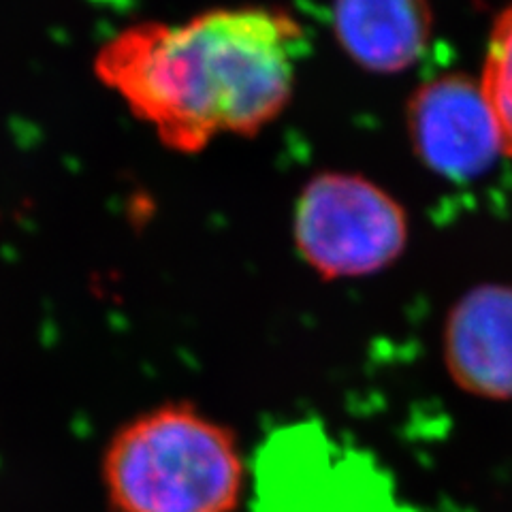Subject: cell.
Returning <instances> with one entry per match:
<instances>
[{"mask_svg":"<svg viewBox=\"0 0 512 512\" xmlns=\"http://www.w3.org/2000/svg\"><path fill=\"white\" fill-rule=\"evenodd\" d=\"M408 239L406 207L361 173L320 171L295 201V250L327 282L380 274L402 259Z\"/></svg>","mask_w":512,"mask_h":512,"instance_id":"obj_3","label":"cell"},{"mask_svg":"<svg viewBox=\"0 0 512 512\" xmlns=\"http://www.w3.org/2000/svg\"><path fill=\"white\" fill-rule=\"evenodd\" d=\"M114 512H237L248 468L235 431L188 402L126 421L103 453Z\"/></svg>","mask_w":512,"mask_h":512,"instance_id":"obj_2","label":"cell"},{"mask_svg":"<svg viewBox=\"0 0 512 512\" xmlns=\"http://www.w3.org/2000/svg\"><path fill=\"white\" fill-rule=\"evenodd\" d=\"M306 30L280 7H218L182 24L139 22L107 39L94 73L163 146L197 154L254 137L293 99Z\"/></svg>","mask_w":512,"mask_h":512,"instance_id":"obj_1","label":"cell"},{"mask_svg":"<svg viewBox=\"0 0 512 512\" xmlns=\"http://www.w3.org/2000/svg\"><path fill=\"white\" fill-rule=\"evenodd\" d=\"M406 128L416 158L451 182L478 180L504 156L485 94L466 73H444L416 88Z\"/></svg>","mask_w":512,"mask_h":512,"instance_id":"obj_4","label":"cell"},{"mask_svg":"<svg viewBox=\"0 0 512 512\" xmlns=\"http://www.w3.org/2000/svg\"><path fill=\"white\" fill-rule=\"evenodd\" d=\"M478 84L498 126L502 154L512 158V3L495 15Z\"/></svg>","mask_w":512,"mask_h":512,"instance_id":"obj_7","label":"cell"},{"mask_svg":"<svg viewBox=\"0 0 512 512\" xmlns=\"http://www.w3.org/2000/svg\"><path fill=\"white\" fill-rule=\"evenodd\" d=\"M444 365L463 393L491 402L512 399V284L487 282L448 310Z\"/></svg>","mask_w":512,"mask_h":512,"instance_id":"obj_5","label":"cell"},{"mask_svg":"<svg viewBox=\"0 0 512 512\" xmlns=\"http://www.w3.org/2000/svg\"><path fill=\"white\" fill-rule=\"evenodd\" d=\"M333 32L361 69L395 75L429 50L434 9L429 0H335Z\"/></svg>","mask_w":512,"mask_h":512,"instance_id":"obj_6","label":"cell"}]
</instances>
